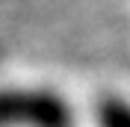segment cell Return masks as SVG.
<instances>
[{
	"label": "cell",
	"instance_id": "7a4b0ae2",
	"mask_svg": "<svg viewBox=\"0 0 130 127\" xmlns=\"http://www.w3.org/2000/svg\"><path fill=\"white\" fill-rule=\"evenodd\" d=\"M98 127H130V103L115 95H106L95 103Z\"/></svg>",
	"mask_w": 130,
	"mask_h": 127
},
{
	"label": "cell",
	"instance_id": "6da1fadb",
	"mask_svg": "<svg viewBox=\"0 0 130 127\" xmlns=\"http://www.w3.org/2000/svg\"><path fill=\"white\" fill-rule=\"evenodd\" d=\"M0 127H74V112L50 89H0Z\"/></svg>",
	"mask_w": 130,
	"mask_h": 127
}]
</instances>
